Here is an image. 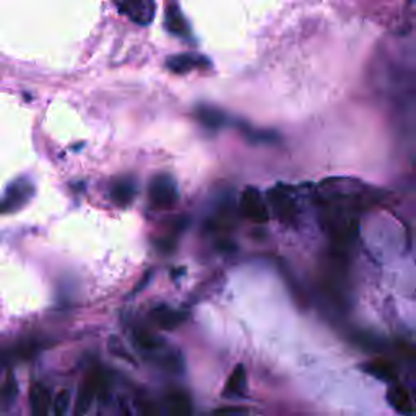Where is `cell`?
Segmentation results:
<instances>
[{
	"label": "cell",
	"mask_w": 416,
	"mask_h": 416,
	"mask_svg": "<svg viewBox=\"0 0 416 416\" xmlns=\"http://www.w3.org/2000/svg\"><path fill=\"white\" fill-rule=\"evenodd\" d=\"M110 394V379L100 368H91L85 375L82 385H80L75 408L73 415L75 416H87L95 398H102V395Z\"/></svg>",
	"instance_id": "cell-1"
},
{
	"label": "cell",
	"mask_w": 416,
	"mask_h": 416,
	"mask_svg": "<svg viewBox=\"0 0 416 416\" xmlns=\"http://www.w3.org/2000/svg\"><path fill=\"white\" fill-rule=\"evenodd\" d=\"M148 196H150V201L156 208H169L178 201V189H176L174 181L169 176L163 174L156 176L151 181Z\"/></svg>",
	"instance_id": "cell-2"
},
{
	"label": "cell",
	"mask_w": 416,
	"mask_h": 416,
	"mask_svg": "<svg viewBox=\"0 0 416 416\" xmlns=\"http://www.w3.org/2000/svg\"><path fill=\"white\" fill-rule=\"evenodd\" d=\"M34 193V187L28 179H18L15 181L14 184L9 186L7 192H5L4 197V205L2 210L4 213L11 212V210H18L25 205L30 197Z\"/></svg>",
	"instance_id": "cell-3"
},
{
	"label": "cell",
	"mask_w": 416,
	"mask_h": 416,
	"mask_svg": "<svg viewBox=\"0 0 416 416\" xmlns=\"http://www.w3.org/2000/svg\"><path fill=\"white\" fill-rule=\"evenodd\" d=\"M241 212L254 223H267L269 221V212H267L265 203L262 202L259 191L254 189V187H249L244 192L241 198Z\"/></svg>",
	"instance_id": "cell-4"
},
{
	"label": "cell",
	"mask_w": 416,
	"mask_h": 416,
	"mask_svg": "<svg viewBox=\"0 0 416 416\" xmlns=\"http://www.w3.org/2000/svg\"><path fill=\"white\" fill-rule=\"evenodd\" d=\"M151 322L163 330H176L187 321V312L174 309L166 304H159L150 309Z\"/></svg>",
	"instance_id": "cell-5"
},
{
	"label": "cell",
	"mask_w": 416,
	"mask_h": 416,
	"mask_svg": "<svg viewBox=\"0 0 416 416\" xmlns=\"http://www.w3.org/2000/svg\"><path fill=\"white\" fill-rule=\"evenodd\" d=\"M119 10L139 25H146L155 16L153 0H119Z\"/></svg>",
	"instance_id": "cell-6"
},
{
	"label": "cell",
	"mask_w": 416,
	"mask_h": 416,
	"mask_svg": "<svg viewBox=\"0 0 416 416\" xmlns=\"http://www.w3.org/2000/svg\"><path fill=\"white\" fill-rule=\"evenodd\" d=\"M269 198L273 213L277 215V218L282 220L283 223H292L296 218V205L293 202V198L282 189L270 191Z\"/></svg>",
	"instance_id": "cell-7"
},
{
	"label": "cell",
	"mask_w": 416,
	"mask_h": 416,
	"mask_svg": "<svg viewBox=\"0 0 416 416\" xmlns=\"http://www.w3.org/2000/svg\"><path fill=\"white\" fill-rule=\"evenodd\" d=\"M30 408L31 416H49L53 412V398L48 387L41 383H34L30 389Z\"/></svg>",
	"instance_id": "cell-8"
},
{
	"label": "cell",
	"mask_w": 416,
	"mask_h": 416,
	"mask_svg": "<svg viewBox=\"0 0 416 416\" xmlns=\"http://www.w3.org/2000/svg\"><path fill=\"white\" fill-rule=\"evenodd\" d=\"M246 389H247L246 368H244L242 364H238V366H235V369L231 371V374L228 375L223 389V397L226 398L242 397L246 394Z\"/></svg>",
	"instance_id": "cell-9"
},
{
	"label": "cell",
	"mask_w": 416,
	"mask_h": 416,
	"mask_svg": "<svg viewBox=\"0 0 416 416\" xmlns=\"http://www.w3.org/2000/svg\"><path fill=\"white\" fill-rule=\"evenodd\" d=\"M387 402L389 405L395 410L397 413L400 415H410L413 412V403L412 398H410V394L407 392L405 387L402 385H392L387 390Z\"/></svg>",
	"instance_id": "cell-10"
},
{
	"label": "cell",
	"mask_w": 416,
	"mask_h": 416,
	"mask_svg": "<svg viewBox=\"0 0 416 416\" xmlns=\"http://www.w3.org/2000/svg\"><path fill=\"white\" fill-rule=\"evenodd\" d=\"M134 341L140 346L142 350L148 353H159L163 350V340L151 332L150 329L144 326H134L132 327Z\"/></svg>",
	"instance_id": "cell-11"
},
{
	"label": "cell",
	"mask_w": 416,
	"mask_h": 416,
	"mask_svg": "<svg viewBox=\"0 0 416 416\" xmlns=\"http://www.w3.org/2000/svg\"><path fill=\"white\" fill-rule=\"evenodd\" d=\"M164 400H166L169 416H191V398L184 390H171Z\"/></svg>",
	"instance_id": "cell-12"
},
{
	"label": "cell",
	"mask_w": 416,
	"mask_h": 416,
	"mask_svg": "<svg viewBox=\"0 0 416 416\" xmlns=\"http://www.w3.org/2000/svg\"><path fill=\"white\" fill-rule=\"evenodd\" d=\"M207 62H205V57L193 55V54H179L171 57L168 60V67L174 73H186L189 72L193 67H205Z\"/></svg>",
	"instance_id": "cell-13"
},
{
	"label": "cell",
	"mask_w": 416,
	"mask_h": 416,
	"mask_svg": "<svg viewBox=\"0 0 416 416\" xmlns=\"http://www.w3.org/2000/svg\"><path fill=\"white\" fill-rule=\"evenodd\" d=\"M364 371L368 374H373L374 378H378L380 380H387V383H392L397 378V369L394 364L387 360H374L369 361L363 366Z\"/></svg>",
	"instance_id": "cell-14"
},
{
	"label": "cell",
	"mask_w": 416,
	"mask_h": 416,
	"mask_svg": "<svg viewBox=\"0 0 416 416\" xmlns=\"http://www.w3.org/2000/svg\"><path fill=\"white\" fill-rule=\"evenodd\" d=\"M134 193H135L134 182L129 179H119L111 189L112 201L117 205H127L134 198Z\"/></svg>",
	"instance_id": "cell-15"
},
{
	"label": "cell",
	"mask_w": 416,
	"mask_h": 416,
	"mask_svg": "<svg viewBox=\"0 0 416 416\" xmlns=\"http://www.w3.org/2000/svg\"><path fill=\"white\" fill-rule=\"evenodd\" d=\"M107 350H110L111 355L114 358H117V360L132 364V366H137V360L134 358V355L129 351L127 346H125L124 341L119 338L117 335H110V338H107Z\"/></svg>",
	"instance_id": "cell-16"
},
{
	"label": "cell",
	"mask_w": 416,
	"mask_h": 416,
	"mask_svg": "<svg viewBox=\"0 0 416 416\" xmlns=\"http://www.w3.org/2000/svg\"><path fill=\"white\" fill-rule=\"evenodd\" d=\"M197 119L201 121L202 125L208 129H220L225 125V116L223 112H220L218 110H213V107H198L197 111Z\"/></svg>",
	"instance_id": "cell-17"
},
{
	"label": "cell",
	"mask_w": 416,
	"mask_h": 416,
	"mask_svg": "<svg viewBox=\"0 0 416 416\" xmlns=\"http://www.w3.org/2000/svg\"><path fill=\"white\" fill-rule=\"evenodd\" d=\"M166 25L169 28V31H173L174 34H181V36H186V34L189 33V28H187V23L184 21V16H182L176 9H169L168 10Z\"/></svg>",
	"instance_id": "cell-18"
},
{
	"label": "cell",
	"mask_w": 416,
	"mask_h": 416,
	"mask_svg": "<svg viewBox=\"0 0 416 416\" xmlns=\"http://www.w3.org/2000/svg\"><path fill=\"white\" fill-rule=\"evenodd\" d=\"M70 405V390L60 389L53 398V416H65Z\"/></svg>",
	"instance_id": "cell-19"
},
{
	"label": "cell",
	"mask_w": 416,
	"mask_h": 416,
	"mask_svg": "<svg viewBox=\"0 0 416 416\" xmlns=\"http://www.w3.org/2000/svg\"><path fill=\"white\" fill-rule=\"evenodd\" d=\"M16 394H18V385H16V380L9 375L7 380H5L2 385V403L4 408H9L11 403L15 402Z\"/></svg>",
	"instance_id": "cell-20"
},
{
	"label": "cell",
	"mask_w": 416,
	"mask_h": 416,
	"mask_svg": "<svg viewBox=\"0 0 416 416\" xmlns=\"http://www.w3.org/2000/svg\"><path fill=\"white\" fill-rule=\"evenodd\" d=\"M135 407L137 412H139V416H158V408L155 405V402L145 395L137 398Z\"/></svg>",
	"instance_id": "cell-21"
}]
</instances>
